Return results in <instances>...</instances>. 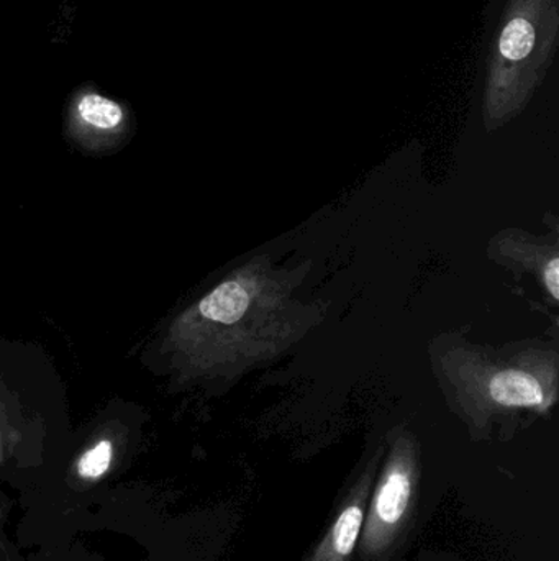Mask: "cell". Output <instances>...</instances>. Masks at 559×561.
<instances>
[{
  "instance_id": "cell-1",
  "label": "cell",
  "mask_w": 559,
  "mask_h": 561,
  "mask_svg": "<svg viewBox=\"0 0 559 561\" xmlns=\"http://www.w3.org/2000/svg\"><path fill=\"white\" fill-rule=\"evenodd\" d=\"M312 263L278 265L253 256L177 313L158 356L180 385L235 381L294 348L327 316L322 300L299 297Z\"/></svg>"
},
{
  "instance_id": "cell-2",
  "label": "cell",
  "mask_w": 559,
  "mask_h": 561,
  "mask_svg": "<svg viewBox=\"0 0 559 561\" xmlns=\"http://www.w3.org/2000/svg\"><path fill=\"white\" fill-rule=\"evenodd\" d=\"M433 375L452 411L488 432L519 414H550L558 401L559 355L551 343H473L446 333L430 346Z\"/></svg>"
},
{
  "instance_id": "cell-3",
  "label": "cell",
  "mask_w": 559,
  "mask_h": 561,
  "mask_svg": "<svg viewBox=\"0 0 559 561\" xmlns=\"http://www.w3.org/2000/svg\"><path fill=\"white\" fill-rule=\"evenodd\" d=\"M481 115L486 130L531 104L557 58L559 0H486Z\"/></svg>"
},
{
  "instance_id": "cell-4",
  "label": "cell",
  "mask_w": 559,
  "mask_h": 561,
  "mask_svg": "<svg viewBox=\"0 0 559 561\" xmlns=\"http://www.w3.org/2000/svg\"><path fill=\"white\" fill-rule=\"evenodd\" d=\"M419 480V440L409 428H396L368 501L360 537L361 557L383 559L396 547L412 519Z\"/></svg>"
},
{
  "instance_id": "cell-5",
  "label": "cell",
  "mask_w": 559,
  "mask_h": 561,
  "mask_svg": "<svg viewBox=\"0 0 559 561\" xmlns=\"http://www.w3.org/2000/svg\"><path fill=\"white\" fill-rule=\"evenodd\" d=\"M133 114L97 85L84 84L72 91L66 105V134L79 147L91 151L117 147L130 135Z\"/></svg>"
},
{
  "instance_id": "cell-6",
  "label": "cell",
  "mask_w": 559,
  "mask_h": 561,
  "mask_svg": "<svg viewBox=\"0 0 559 561\" xmlns=\"http://www.w3.org/2000/svg\"><path fill=\"white\" fill-rule=\"evenodd\" d=\"M489 256L498 265L528 273L541 284L555 304L559 300V250L557 239L535 237L519 229H505L492 237Z\"/></svg>"
},
{
  "instance_id": "cell-7",
  "label": "cell",
  "mask_w": 559,
  "mask_h": 561,
  "mask_svg": "<svg viewBox=\"0 0 559 561\" xmlns=\"http://www.w3.org/2000/svg\"><path fill=\"white\" fill-rule=\"evenodd\" d=\"M384 448L380 447L376 454L368 461L363 473L354 481L351 490L345 496L334 523L325 533L324 539L317 543L314 552L307 561H351L358 543H360L361 530H363L364 516H366L368 501L371 490L376 481L381 458Z\"/></svg>"
},
{
  "instance_id": "cell-8",
  "label": "cell",
  "mask_w": 559,
  "mask_h": 561,
  "mask_svg": "<svg viewBox=\"0 0 559 561\" xmlns=\"http://www.w3.org/2000/svg\"><path fill=\"white\" fill-rule=\"evenodd\" d=\"M117 457V440L112 434L98 435L72 463V474L82 484H95L110 473Z\"/></svg>"
},
{
  "instance_id": "cell-9",
  "label": "cell",
  "mask_w": 559,
  "mask_h": 561,
  "mask_svg": "<svg viewBox=\"0 0 559 561\" xmlns=\"http://www.w3.org/2000/svg\"><path fill=\"white\" fill-rule=\"evenodd\" d=\"M16 392V389L3 385V376H0V465L9 460L15 445L22 440L19 431L22 401Z\"/></svg>"
}]
</instances>
